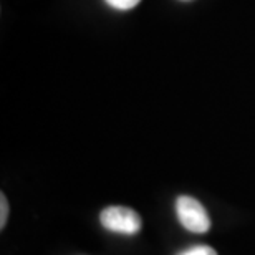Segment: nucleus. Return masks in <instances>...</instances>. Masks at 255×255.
Returning a JSON list of instances; mask_svg holds the SVG:
<instances>
[{
  "mask_svg": "<svg viewBox=\"0 0 255 255\" xmlns=\"http://www.w3.org/2000/svg\"><path fill=\"white\" fill-rule=\"evenodd\" d=\"M177 255H217V252L209 246H194L187 251H182Z\"/></svg>",
  "mask_w": 255,
  "mask_h": 255,
  "instance_id": "7ed1b4c3",
  "label": "nucleus"
},
{
  "mask_svg": "<svg viewBox=\"0 0 255 255\" xmlns=\"http://www.w3.org/2000/svg\"><path fill=\"white\" fill-rule=\"evenodd\" d=\"M0 207H2V211H0V227L3 229L5 222H7V217H8V204H7V197L0 196Z\"/></svg>",
  "mask_w": 255,
  "mask_h": 255,
  "instance_id": "39448f33",
  "label": "nucleus"
},
{
  "mask_svg": "<svg viewBox=\"0 0 255 255\" xmlns=\"http://www.w3.org/2000/svg\"><path fill=\"white\" fill-rule=\"evenodd\" d=\"M141 0H106V3L116 10H131Z\"/></svg>",
  "mask_w": 255,
  "mask_h": 255,
  "instance_id": "20e7f679",
  "label": "nucleus"
},
{
  "mask_svg": "<svg viewBox=\"0 0 255 255\" xmlns=\"http://www.w3.org/2000/svg\"><path fill=\"white\" fill-rule=\"evenodd\" d=\"M100 222L111 232L134 236L141 231V217L129 207L111 206L100 214Z\"/></svg>",
  "mask_w": 255,
  "mask_h": 255,
  "instance_id": "f03ea898",
  "label": "nucleus"
},
{
  "mask_svg": "<svg viewBox=\"0 0 255 255\" xmlns=\"http://www.w3.org/2000/svg\"><path fill=\"white\" fill-rule=\"evenodd\" d=\"M176 214L182 227L194 234H204L211 229V219L207 211L197 199L181 196L176 201Z\"/></svg>",
  "mask_w": 255,
  "mask_h": 255,
  "instance_id": "f257e3e1",
  "label": "nucleus"
}]
</instances>
